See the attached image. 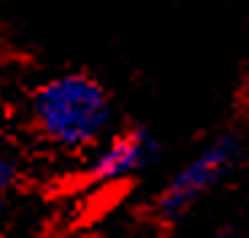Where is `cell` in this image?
<instances>
[{"instance_id":"cell-7","label":"cell","mask_w":249,"mask_h":238,"mask_svg":"<svg viewBox=\"0 0 249 238\" xmlns=\"http://www.w3.org/2000/svg\"><path fill=\"white\" fill-rule=\"evenodd\" d=\"M106 238H114V236H106Z\"/></svg>"},{"instance_id":"cell-6","label":"cell","mask_w":249,"mask_h":238,"mask_svg":"<svg viewBox=\"0 0 249 238\" xmlns=\"http://www.w3.org/2000/svg\"><path fill=\"white\" fill-rule=\"evenodd\" d=\"M3 154H8V152H6V144H3V130H0V157Z\"/></svg>"},{"instance_id":"cell-3","label":"cell","mask_w":249,"mask_h":238,"mask_svg":"<svg viewBox=\"0 0 249 238\" xmlns=\"http://www.w3.org/2000/svg\"><path fill=\"white\" fill-rule=\"evenodd\" d=\"M160 157H162L160 138L146 125H130L114 133L111 138H103L89 152L84 170H81V179L89 184L122 182V179H130V176L160 163Z\"/></svg>"},{"instance_id":"cell-1","label":"cell","mask_w":249,"mask_h":238,"mask_svg":"<svg viewBox=\"0 0 249 238\" xmlns=\"http://www.w3.org/2000/svg\"><path fill=\"white\" fill-rule=\"evenodd\" d=\"M30 122L49 146L65 154H81L92 152L108 136L114 103L92 73L65 70L33 87Z\"/></svg>"},{"instance_id":"cell-4","label":"cell","mask_w":249,"mask_h":238,"mask_svg":"<svg viewBox=\"0 0 249 238\" xmlns=\"http://www.w3.org/2000/svg\"><path fill=\"white\" fill-rule=\"evenodd\" d=\"M19 173H22V168H19L17 157H14V154H3V157H0V214H3V208H6L8 189L19 182Z\"/></svg>"},{"instance_id":"cell-2","label":"cell","mask_w":249,"mask_h":238,"mask_svg":"<svg viewBox=\"0 0 249 238\" xmlns=\"http://www.w3.org/2000/svg\"><path fill=\"white\" fill-rule=\"evenodd\" d=\"M244 163V144L236 133H222L203 146L187 165H181L165 187L155 195L152 211L162 225H176L193 211V206L225 182Z\"/></svg>"},{"instance_id":"cell-5","label":"cell","mask_w":249,"mask_h":238,"mask_svg":"<svg viewBox=\"0 0 249 238\" xmlns=\"http://www.w3.org/2000/svg\"><path fill=\"white\" fill-rule=\"evenodd\" d=\"M214 238H244V236L236 230V227H222V230H219Z\"/></svg>"}]
</instances>
